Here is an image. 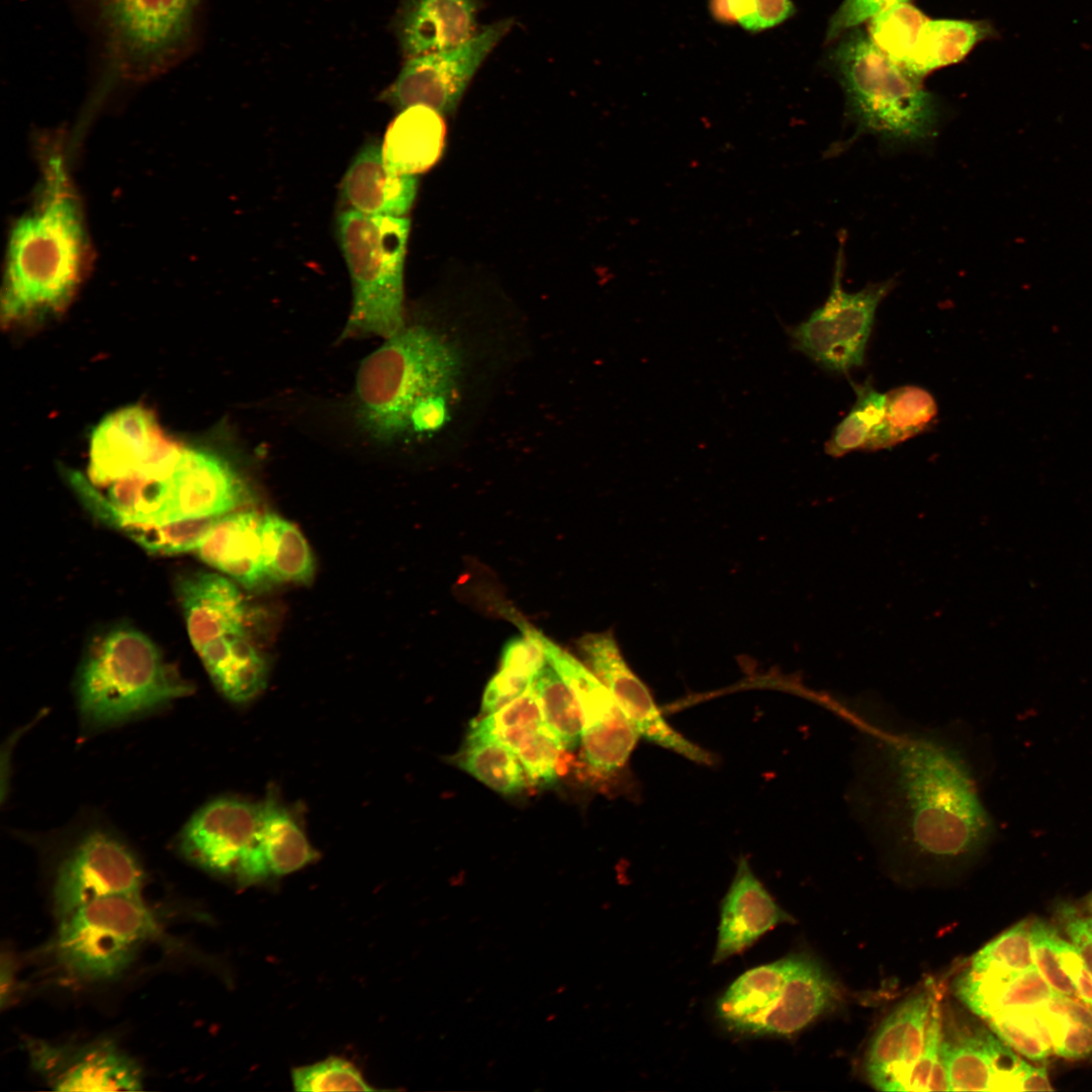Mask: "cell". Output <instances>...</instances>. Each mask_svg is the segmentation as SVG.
<instances>
[{
	"mask_svg": "<svg viewBox=\"0 0 1092 1092\" xmlns=\"http://www.w3.org/2000/svg\"><path fill=\"white\" fill-rule=\"evenodd\" d=\"M858 780L859 802L897 852L935 864L962 863L991 832L963 746L930 730L879 732Z\"/></svg>",
	"mask_w": 1092,
	"mask_h": 1092,
	"instance_id": "1",
	"label": "cell"
},
{
	"mask_svg": "<svg viewBox=\"0 0 1092 1092\" xmlns=\"http://www.w3.org/2000/svg\"><path fill=\"white\" fill-rule=\"evenodd\" d=\"M67 154L61 142L42 150L34 201L11 225L1 299L8 327L63 311L89 267V234Z\"/></svg>",
	"mask_w": 1092,
	"mask_h": 1092,
	"instance_id": "2",
	"label": "cell"
},
{
	"mask_svg": "<svg viewBox=\"0 0 1092 1092\" xmlns=\"http://www.w3.org/2000/svg\"><path fill=\"white\" fill-rule=\"evenodd\" d=\"M88 41L95 116L112 96L184 64L195 51L203 0H68Z\"/></svg>",
	"mask_w": 1092,
	"mask_h": 1092,
	"instance_id": "3",
	"label": "cell"
},
{
	"mask_svg": "<svg viewBox=\"0 0 1092 1092\" xmlns=\"http://www.w3.org/2000/svg\"><path fill=\"white\" fill-rule=\"evenodd\" d=\"M366 356L356 375L358 420L391 441L441 428L460 373L457 349L426 326H404Z\"/></svg>",
	"mask_w": 1092,
	"mask_h": 1092,
	"instance_id": "4",
	"label": "cell"
},
{
	"mask_svg": "<svg viewBox=\"0 0 1092 1092\" xmlns=\"http://www.w3.org/2000/svg\"><path fill=\"white\" fill-rule=\"evenodd\" d=\"M833 62L854 133L832 147L831 155L864 133L875 135L888 149L929 145L935 139L941 117L937 99L885 55L869 33L860 29L846 33L833 53Z\"/></svg>",
	"mask_w": 1092,
	"mask_h": 1092,
	"instance_id": "5",
	"label": "cell"
},
{
	"mask_svg": "<svg viewBox=\"0 0 1092 1092\" xmlns=\"http://www.w3.org/2000/svg\"><path fill=\"white\" fill-rule=\"evenodd\" d=\"M191 691L155 644L132 629L113 630L99 638L77 681L79 712L90 728L123 722Z\"/></svg>",
	"mask_w": 1092,
	"mask_h": 1092,
	"instance_id": "6",
	"label": "cell"
},
{
	"mask_svg": "<svg viewBox=\"0 0 1092 1092\" xmlns=\"http://www.w3.org/2000/svg\"><path fill=\"white\" fill-rule=\"evenodd\" d=\"M835 986L811 957L793 953L747 970L717 998L715 1018L731 1034L790 1037L822 1015Z\"/></svg>",
	"mask_w": 1092,
	"mask_h": 1092,
	"instance_id": "7",
	"label": "cell"
},
{
	"mask_svg": "<svg viewBox=\"0 0 1092 1092\" xmlns=\"http://www.w3.org/2000/svg\"><path fill=\"white\" fill-rule=\"evenodd\" d=\"M411 221L403 216L348 210L338 234L353 287V303L341 339H387L404 326L403 269Z\"/></svg>",
	"mask_w": 1092,
	"mask_h": 1092,
	"instance_id": "8",
	"label": "cell"
},
{
	"mask_svg": "<svg viewBox=\"0 0 1092 1092\" xmlns=\"http://www.w3.org/2000/svg\"><path fill=\"white\" fill-rule=\"evenodd\" d=\"M161 930L141 895L104 897L59 920L52 954L71 981L105 983L120 977Z\"/></svg>",
	"mask_w": 1092,
	"mask_h": 1092,
	"instance_id": "9",
	"label": "cell"
},
{
	"mask_svg": "<svg viewBox=\"0 0 1092 1092\" xmlns=\"http://www.w3.org/2000/svg\"><path fill=\"white\" fill-rule=\"evenodd\" d=\"M844 242L842 233L826 301L806 321L788 330L796 350L822 369L837 374H848L864 364L877 309L896 284L894 279H888L847 292L842 284Z\"/></svg>",
	"mask_w": 1092,
	"mask_h": 1092,
	"instance_id": "10",
	"label": "cell"
},
{
	"mask_svg": "<svg viewBox=\"0 0 1092 1092\" xmlns=\"http://www.w3.org/2000/svg\"><path fill=\"white\" fill-rule=\"evenodd\" d=\"M513 25V18L500 19L457 47L404 59L381 100L399 110L421 104L443 115L455 113L473 77Z\"/></svg>",
	"mask_w": 1092,
	"mask_h": 1092,
	"instance_id": "11",
	"label": "cell"
},
{
	"mask_svg": "<svg viewBox=\"0 0 1092 1092\" xmlns=\"http://www.w3.org/2000/svg\"><path fill=\"white\" fill-rule=\"evenodd\" d=\"M184 447L167 437L154 415L126 406L102 420L90 438L88 476L92 484L168 474Z\"/></svg>",
	"mask_w": 1092,
	"mask_h": 1092,
	"instance_id": "12",
	"label": "cell"
},
{
	"mask_svg": "<svg viewBox=\"0 0 1092 1092\" xmlns=\"http://www.w3.org/2000/svg\"><path fill=\"white\" fill-rule=\"evenodd\" d=\"M548 663L575 696L582 719V758L599 777H609L629 760L639 732L598 676L554 642L542 636Z\"/></svg>",
	"mask_w": 1092,
	"mask_h": 1092,
	"instance_id": "13",
	"label": "cell"
},
{
	"mask_svg": "<svg viewBox=\"0 0 1092 1092\" xmlns=\"http://www.w3.org/2000/svg\"><path fill=\"white\" fill-rule=\"evenodd\" d=\"M30 1067L57 1091H139L144 1074L138 1062L111 1039L54 1042L25 1037Z\"/></svg>",
	"mask_w": 1092,
	"mask_h": 1092,
	"instance_id": "14",
	"label": "cell"
},
{
	"mask_svg": "<svg viewBox=\"0 0 1092 1092\" xmlns=\"http://www.w3.org/2000/svg\"><path fill=\"white\" fill-rule=\"evenodd\" d=\"M144 872L133 853L104 832L86 835L61 862L53 909L61 920L79 907L109 896L141 895Z\"/></svg>",
	"mask_w": 1092,
	"mask_h": 1092,
	"instance_id": "15",
	"label": "cell"
},
{
	"mask_svg": "<svg viewBox=\"0 0 1092 1092\" xmlns=\"http://www.w3.org/2000/svg\"><path fill=\"white\" fill-rule=\"evenodd\" d=\"M590 670L606 686L643 737L692 761L711 764L712 754L694 743L662 716L648 688L625 661L612 633H590L577 642Z\"/></svg>",
	"mask_w": 1092,
	"mask_h": 1092,
	"instance_id": "16",
	"label": "cell"
},
{
	"mask_svg": "<svg viewBox=\"0 0 1092 1092\" xmlns=\"http://www.w3.org/2000/svg\"><path fill=\"white\" fill-rule=\"evenodd\" d=\"M261 802L217 798L199 809L182 830L181 853L203 871L236 885L254 845Z\"/></svg>",
	"mask_w": 1092,
	"mask_h": 1092,
	"instance_id": "17",
	"label": "cell"
},
{
	"mask_svg": "<svg viewBox=\"0 0 1092 1092\" xmlns=\"http://www.w3.org/2000/svg\"><path fill=\"white\" fill-rule=\"evenodd\" d=\"M169 524L217 518L236 511L247 498L242 477L222 457L185 448L167 475Z\"/></svg>",
	"mask_w": 1092,
	"mask_h": 1092,
	"instance_id": "18",
	"label": "cell"
},
{
	"mask_svg": "<svg viewBox=\"0 0 1092 1092\" xmlns=\"http://www.w3.org/2000/svg\"><path fill=\"white\" fill-rule=\"evenodd\" d=\"M178 597L189 639L201 661L247 636V605L230 577L210 572L191 574L179 582Z\"/></svg>",
	"mask_w": 1092,
	"mask_h": 1092,
	"instance_id": "19",
	"label": "cell"
},
{
	"mask_svg": "<svg viewBox=\"0 0 1092 1092\" xmlns=\"http://www.w3.org/2000/svg\"><path fill=\"white\" fill-rule=\"evenodd\" d=\"M941 1057L949 1091H1019L1028 1063L981 1026L943 1028Z\"/></svg>",
	"mask_w": 1092,
	"mask_h": 1092,
	"instance_id": "20",
	"label": "cell"
},
{
	"mask_svg": "<svg viewBox=\"0 0 1092 1092\" xmlns=\"http://www.w3.org/2000/svg\"><path fill=\"white\" fill-rule=\"evenodd\" d=\"M933 1000L927 991L910 996L876 1031L866 1057L867 1077L876 1089L905 1091L923 1052Z\"/></svg>",
	"mask_w": 1092,
	"mask_h": 1092,
	"instance_id": "21",
	"label": "cell"
},
{
	"mask_svg": "<svg viewBox=\"0 0 1092 1092\" xmlns=\"http://www.w3.org/2000/svg\"><path fill=\"white\" fill-rule=\"evenodd\" d=\"M794 921L755 876L747 859L740 857L732 883L721 901L712 963L721 964L744 952L776 926Z\"/></svg>",
	"mask_w": 1092,
	"mask_h": 1092,
	"instance_id": "22",
	"label": "cell"
},
{
	"mask_svg": "<svg viewBox=\"0 0 1092 1092\" xmlns=\"http://www.w3.org/2000/svg\"><path fill=\"white\" fill-rule=\"evenodd\" d=\"M317 852L293 811L274 793L261 802L258 831L237 886L273 882L315 861Z\"/></svg>",
	"mask_w": 1092,
	"mask_h": 1092,
	"instance_id": "23",
	"label": "cell"
},
{
	"mask_svg": "<svg viewBox=\"0 0 1092 1092\" xmlns=\"http://www.w3.org/2000/svg\"><path fill=\"white\" fill-rule=\"evenodd\" d=\"M482 0H400L391 22L403 59L457 47L480 29Z\"/></svg>",
	"mask_w": 1092,
	"mask_h": 1092,
	"instance_id": "24",
	"label": "cell"
},
{
	"mask_svg": "<svg viewBox=\"0 0 1092 1092\" xmlns=\"http://www.w3.org/2000/svg\"><path fill=\"white\" fill-rule=\"evenodd\" d=\"M261 521L262 515L254 510L220 516L201 537L194 552L245 588L257 589L269 582L262 559Z\"/></svg>",
	"mask_w": 1092,
	"mask_h": 1092,
	"instance_id": "25",
	"label": "cell"
},
{
	"mask_svg": "<svg viewBox=\"0 0 1092 1092\" xmlns=\"http://www.w3.org/2000/svg\"><path fill=\"white\" fill-rule=\"evenodd\" d=\"M417 189L415 175L387 169L377 145L360 151L342 182L343 195L352 209L368 215L403 216L415 201Z\"/></svg>",
	"mask_w": 1092,
	"mask_h": 1092,
	"instance_id": "26",
	"label": "cell"
},
{
	"mask_svg": "<svg viewBox=\"0 0 1092 1092\" xmlns=\"http://www.w3.org/2000/svg\"><path fill=\"white\" fill-rule=\"evenodd\" d=\"M445 135L442 113L421 104L405 107L385 131L381 146L384 164L398 174L424 173L441 158Z\"/></svg>",
	"mask_w": 1092,
	"mask_h": 1092,
	"instance_id": "27",
	"label": "cell"
},
{
	"mask_svg": "<svg viewBox=\"0 0 1092 1092\" xmlns=\"http://www.w3.org/2000/svg\"><path fill=\"white\" fill-rule=\"evenodd\" d=\"M958 997L985 1020L1048 1002L1056 992L1036 968L1017 973L976 974L969 970L956 985Z\"/></svg>",
	"mask_w": 1092,
	"mask_h": 1092,
	"instance_id": "28",
	"label": "cell"
},
{
	"mask_svg": "<svg viewBox=\"0 0 1092 1092\" xmlns=\"http://www.w3.org/2000/svg\"><path fill=\"white\" fill-rule=\"evenodd\" d=\"M994 29L985 21L926 20L911 59L902 66L920 80L927 73L964 59Z\"/></svg>",
	"mask_w": 1092,
	"mask_h": 1092,
	"instance_id": "29",
	"label": "cell"
},
{
	"mask_svg": "<svg viewBox=\"0 0 1092 1092\" xmlns=\"http://www.w3.org/2000/svg\"><path fill=\"white\" fill-rule=\"evenodd\" d=\"M260 531L263 565L269 582L310 583L314 560L300 530L276 514H265Z\"/></svg>",
	"mask_w": 1092,
	"mask_h": 1092,
	"instance_id": "30",
	"label": "cell"
},
{
	"mask_svg": "<svg viewBox=\"0 0 1092 1092\" xmlns=\"http://www.w3.org/2000/svg\"><path fill=\"white\" fill-rule=\"evenodd\" d=\"M937 413L934 397L920 386L904 385L889 390L883 421L868 451L891 448L925 432Z\"/></svg>",
	"mask_w": 1092,
	"mask_h": 1092,
	"instance_id": "31",
	"label": "cell"
},
{
	"mask_svg": "<svg viewBox=\"0 0 1092 1092\" xmlns=\"http://www.w3.org/2000/svg\"><path fill=\"white\" fill-rule=\"evenodd\" d=\"M453 763L489 789L503 794H518L526 787V772L517 754L509 746L492 740H466L452 757Z\"/></svg>",
	"mask_w": 1092,
	"mask_h": 1092,
	"instance_id": "32",
	"label": "cell"
},
{
	"mask_svg": "<svg viewBox=\"0 0 1092 1092\" xmlns=\"http://www.w3.org/2000/svg\"><path fill=\"white\" fill-rule=\"evenodd\" d=\"M851 384L855 401L825 443V452L835 458L855 450L868 451L884 418L886 393L877 390L870 380Z\"/></svg>",
	"mask_w": 1092,
	"mask_h": 1092,
	"instance_id": "33",
	"label": "cell"
},
{
	"mask_svg": "<svg viewBox=\"0 0 1092 1092\" xmlns=\"http://www.w3.org/2000/svg\"><path fill=\"white\" fill-rule=\"evenodd\" d=\"M543 721L567 750L581 742L582 719L575 696L547 662L533 681Z\"/></svg>",
	"mask_w": 1092,
	"mask_h": 1092,
	"instance_id": "34",
	"label": "cell"
},
{
	"mask_svg": "<svg viewBox=\"0 0 1092 1092\" xmlns=\"http://www.w3.org/2000/svg\"><path fill=\"white\" fill-rule=\"evenodd\" d=\"M543 725L538 699L531 686L499 710L473 721L466 740L497 741L514 750L524 736Z\"/></svg>",
	"mask_w": 1092,
	"mask_h": 1092,
	"instance_id": "35",
	"label": "cell"
},
{
	"mask_svg": "<svg viewBox=\"0 0 1092 1092\" xmlns=\"http://www.w3.org/2000/svg\"><path fill=\"white\" fill-rule=\"evenodd\" d=\"M926 20L916 7L899 3L870 19L869 35L885 55L904 66L914 53Z\"/></svg>",
	"mask_w": 1092,
	"mask_h": 1092,
	"instance_id": "36",
	"label": "cell"
},
{
	"mask_svg": "<svg viewBox=\"0 0 1092 1092\" xmlns=\"http://www.w3.org/2000/svg\"><path fill=\"white\" fill-rule=\"evenodd\" d=\"M1039 1006L1011 1010L987 1020L991 1030L1013 1051L1037 1062L1045 1060L1054 1053L1050 1031Z\"/></svg>",
	"mask_w": 1092,
	"mask_h": 1092,
	"instance_id": "37",
	"label": "cell"
},
{
	"mask_svg": "<svg viewBox=\"0 0 1092 1092\" xmlns=\"http://www.w3.org/2000/svg\"><path fill=\"white\" fill-rule=\"evenodd\" d=\"M1030 924L1019 922L987 943L972 958L969 971L1017 973L1034 968Z\"/></svg>",
	"mask_w": 1092,
	"mask_h": 1092,
	"instance_id": "38",
	"label": "cell"
},
{
	"mask_svg": "<svg viewBox=\"0 0 1092 1092\" xmlns=\"http://www.w3.org/2000/svg\"><path fill=\"white\" fill-rule=\"evenodd\" d=\"M290 1079L293 1089L298 1092L379 1091L353 1062L339 1056L295 1067Z\"/></svg>",
	"mask_w": 1092,
	"mask_h": 1092,
	"instance_id": "39",
	"label": "cell"
},
{
	"mask_svg": "<svg viewBox=\"0 0 1092 1092\" xmlns=\"http://www.w3.org/2000/svg\"><path fill=\"white\" fill-rule=\"evenodd\" d=\"M566 750L546 725L528 733L514 748L527 778L537 785H550L559 778Z\"/></svg>",
	"mask_w": 1092,
	"mask_h": 1092,
	"instance_id": "40",
	"label": "cell"
},
{
	"mask_svg": "<svg viewBox=\"0 0 1092 1092\" xmlns=\"http://www.w3.org/2000/svg\"><path fill=\"white\" fill-rule=\"evenodd\" d=\"M942 1036L939 1005L933 1000L923 1052L908 1078L905 1091H949L941 1057Z\"/></svg>",
	"mask_w": 1092,
	"mask_h": 1092,
	"instance_id": "41",
	"label": "cell"
},
{
	"mask_svg": "<svg viewBox=\"0 0 1092 1092\" xmlns=\"http://www.w3.org/2000/svg\"><path fill=\"white\" fill-rule=\"evenodd\" d=\"M1033 961L1036 970L1058 994L1078 997L1076 989L1063 970L1056 947L1057 932L1040 921L1030 924Z\"/></svg>",
	"mask_w": 1092,
	"mask_h": 1092,
	"instance_id": "42",
	"label": "cell"
},
{
	"mask_svg": "<svg viewBox=\"0 0 1092 1092\" xmlns=\"http://www.w3.org/2000/svg\"><path fill=\"white\" fill-rule=\"evenodd\" d=\"M547 662L542 634L526 627L522 636L504 646L500 669L534 681Z\"/></svg>",
	"mask_w": 1092,
	"mask_h": 1092,
	"instance_id": "43",
	"label": "cell"
},
{
	"mask_svg": "<svg viewBox=\"0 0 1092 1092\" xmlns=\"http://www.w3.org/2000/svg\"><path fill=\"white\" fill-rule=\"evenodd\" d=\"M1050 1031L1054 1053L1067 1059H1083L1092 1054V1028L1039 1006Z\"/></svg>",
	"mask_w": 1092,
	"mask_h": 1092,
	"instance_id": "44",
	"label": "cell"
},
{
	"mask_svg": "<svg viewBox=\"0 0 1092 1092\" xmlns=\"http://www.w3.org/2000/svg\"><path fill=\"white\" fill-rule=\"evenodd\" d=\"M909 0H844L831 17L827 29V40L834 39L840 33L851 29L866 20H870L882 11Z\"/></svg>",
	"mask_w": 1092,
	"mask_h": 1092,
	"instance_id": "45",
	"label": "cell"
},
{
	"mask_svg": "<svg viewBox=\"0 0 1092 1092\" xmlns=\"http://www.w3.org/2000/svg\"><path fill=\"white\" fill-rule=\"evenodd\" d=\"M533 681L514 675L506 670L492 676L484 689L480 713L482 716L493 713L523 695Z\"/></svg>",
	"mask_w": 1092,
	"mask_h": 1092,
	"instance_id": "46",
	"label": "cell"
},
{
	"mask_svg": "<svg viewBox=\"0 0 1092 1092\" xmlns=\"http://www.w3.org/2000/svg\"><path fill=\"white\" fill-rule=\"evenodd\" d=\"M1056 947L1061 966L1072 981L1077 996L1092 1008V975L1075 946L1059 935Z\"/></svg>",
	"mask_w": 1092,
	"mask_h": 1092,
	"instance_id": "47",
	"label": "cell"
},
{
	"mask_svg": "<svg viewBox=\"0 0 1092 1092\" xmlns=\"http://www.w3.org/2000/svg\"><path fill=\"white\" fill-rule=\"evenodd\" d=\"M792 12L790 0H754V15L749 30L756 31L779 24Z\"/></svg>",
	"mask_w": 1092,
	"mask_h": 1092,
	"instance_id": "48",
	"label": "cell"
},
{
	"mask_svg": "<svg viewBox=\"0 0 1092 1092\" xmlns=\"http://www.w3.org/2000/svg\"><path fill=\"white\" fill-rule=\"evenodd\" d=\"M1044 1005L1054 1012L1063 1014L1075 1022L1092 1028V1008L1086 1003L1076 1001L1074 997L1056 993Z\"/></svg>",
	"mask_w": 1092,
	"mask_h": 1092,
	"instance_id": "49",
	"label": "cell"
},
{
	"mask_svg": "<svg viewBox=\"0 0 1092 1092\" xmlns=\"http://www.w3.org/2000/svg\"><path fill=\"white\" fill-rule=\"evenodd\" d=\"M1066 932L1092 975V935L1082 918H1072L1066 923Z\"/></svg>",
	"mask_w": 1092,
	"mask_h": 1092,
	"instance_id": "50",
	"label": "cell"
},
{
	"mask_svg": "<svg viewBox=\"0 0 1092 1092\" xmlns=\"http://www.w3.org/2000/svg\"><path fill=\"white\" fill-rule=\"evenodd\" d=\"M15 967L14 961L8 953H2L1 958V1007L8 1006L13 998L15 990Z\"/></svg>",
	"mask_w": 1092,
	"mask_h": 1092,
	"instance_id": "51",
	"label": "cell"
},
{
	"mask_svg": "<svg viewBox=\"0 0 1092 1092\" xmlns=\"http://www.w3.org/2000/svg\"><path fill=\"white\" fill-rule=\"evenodd\" d=\"M1053 1087L1045 1068L1028 1064L1019 1085V1091H1051Z\"/></svg>",
	"mask_w": 1092,
	"mask_h": 1092,
	"instance_id": "52",
	"label": "cell"
},
{
	"mask_svg": "<svg viewBox=\"0 0 1092 1092\" xmlns=\"http://www.w3.org/2000/svg\"><path fill=\"white\" fill-rule=\"evenodd\" d=\"M711 8L714 16L717 17L720 21L728 23L734 22L729 12L726 0H712Z\"/></svg>",
	"mask_w": 1092,
	"mask_h": 1092,
	"instance_id": "53",
	"label": "cell"
},
{
	"mask_svg": "<svg viewBox=\"0 0 1092 1092\" xmlns=\"http://www.w3.org/2000/svg\"><path fill=\"white\" fill-rule=\"evenodd\" d=\"M1082 919H1083V921H1084V924H1085L1086 928L1088 929V931H1089V932L1091 933V935H1092V914H1091V915H1089L1088 917H1086V918H1082Z\"/></svg>",
	"mask_w": 1092,
	"mask_h": 1092,
	"instance_id": "54",
	"label": "cell"
},
{
	"mask_svg": "<svg viewBox=\"0 0 1092 1092\" xmlns=\"http://www.w3.org/2000/svg\"><path fill=\"white\" fill-rule=\"evenodd\" d=\"M1086 907L1089 910V912L1092 914V893L1087 897Z\"/></svg>",
	"mask_w": 1092,
	"mask_h": 1092,
	"instance_id": "55",
	"label": "cell"
}]
</instances>
